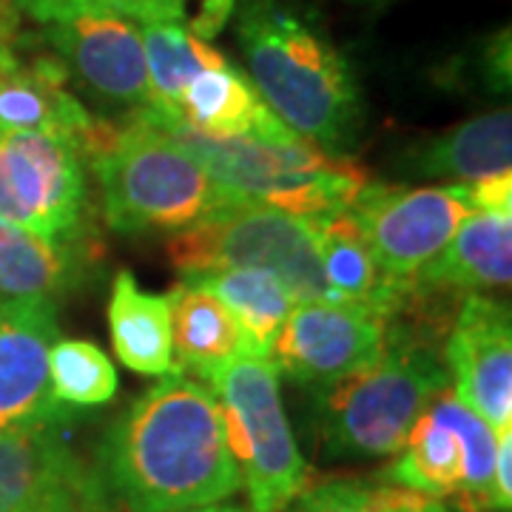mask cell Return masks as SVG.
I'll return each instance as SVG.
<instances>
[{
    "label": "cell",
    "mask_w": 512,
    "mask_h": 512,
    "mask_svg": "<svg viewBox=\"0 0 512 512\" xmlns=\"http://www.w3.org/2000/svg\"><path fill=\"white\" fill-rule=\"evenodd\" d=\"M311 222L319 242L322 276L328 291L325 302L376 313L390 325L407 308L416 279L402 282L384 274L350 211L313 217Z\"/></svg>",
    "instance_id": "obj_17"
},
{
    "label": "cell",
    "mask_w": 512,
    "mask_h": 512,
    "mask_svg": "<svg viewBox=\"0 0 512 512\" xmlns=\"http://www.w3.org/2000/svg\"><path fill=\"white\" fill-rule=\"evenodd\" d=\"M197 288L217 296L228 313L237 319L239 330L256 356H268L274 348L279 328L296 305L285 285L262 271H217V274L191 276Z\"/></svg>",
    "instance_id": "obj_24"
},
{
    "label": "cell",
    "mask_w": 512,
    "mask_h": 512,
    "mask_svg": "<svg viewBox=\"0 0 512 512\" xmlns=\"http://www.w3.org/2000/svg\"><path fill=\"white\" fill-rule=\"evenodd\" d=\"M348 211L384 274L413 282L476 208L467 185L367 183Z\"/></svg>",
    "instance_id": "obj_11"
},
{
    "label": "cell",
    "mask_w": 512,
    "mask_h": 512,
    "mask_svg": "<svg viewBox=\"0 0 512 512\" xmlns=\"http://www.w3.org/2000/svg\"><path fill=\"white\" fill-rule=\"evenodd\" d=\"M55 342L52 299L0 302V433L66 419L49 376Z\"/></svg>",
    "instance_id": "obj_14"
},
{
    "label": "cell",
    "mask_w": 512,
    "mask_h": 512,
    "mask_svg": "<svg viewBox=\"0 0 512 512\" xmlns=\"http://www.w3.org/2000/svg\"><path fill=\"white\" fill-rule=\"evenodd\" d=\"M268 106L254 86L228 60L200 72L180 94L177 114L205 137H248L254 134Z\"/></svg>",
    "instance_id": "obj_23"
},
{
    "label": "cell",
    "mask_w": 512,
    "mask_h": 512,
    "mask_svg": "<svg viewBox=\"0 0 512 512\" xmlns=\"http://www.w3.org/2000/svg\"><path fill=\"white\" fill-rule=\"evenodd\" d=\"M171 265L185 276L217 271H262L291 293L293 302H325V276L313 222L268 205H225L168 242Z\"/></svg>",
    "instance_id": "obj_6"
},
{
    "label": "cell",
    "mask_w": 512,
    "mask_h": 512,
    "mask_svg": "<svg viewBox=\"0 0 512 512\" xmlns=\"http://www.w3.org/2000/svg\"><path fill=\"white\" fill-rule=\"evenodd\" d=\"M220 404L225 444L254 512H285L311 487V470L293 441L268 356L245 353L205 376Z\"/></svg>",
    "instance_id": "obj_7"
},
{
    "label": "cell",
    "mask_w": 512,
    "mask_h": 512,
    "mask_svg": "<svg viewBox=\"0 0 512 512\" xmlns=\"http://www.w3.org/2000/svg\"><path fill=\"white\" fill-rule=\"evenodd\" d=\"M109 330L114 353L128 370L146 376L177 370L168 302L165 296L143 291L128 271H120L111 288Z\"/></svg>",
    "instance_id": "obj_20"
},
{
    "label": "cell",
    "mask_w": 512,
    "mask_h": 512,
    "mask_svg": "<svg viewBox=\"0 0 512 512\" xmlns=\"http://www.w3.org/2000/svg\"><path fill=\"white\" fill-rule=\"evenodd\" d=\"M52 393L63 407H97L114 399L117 370L103 350L83 339H60L49 353Z\"/></svg>",
    "instance_id": "obj_26"
},
{
    "label": "cell",
    "mask_w": 512,
    "mask_h": 512,
    "mask_svg": "<svg viewBox=\"0 0 512 512\" xmlns=\"http://www.w3.org/2000/svg\"><path fill=\"white\" fill-rule=\"evenodd\" d=\"M140 111L194 154L228 205H268L313 220L348 211L370 183L362 165L299 137L271 111H265L254 134L225 140L194 131L180 114Z\"/></svg>",
    "instance_id": "obj_2"
},
{
    "label": "cell",
    "mask_w": 512,
    "mask_h": 512,
    "mask_svg": "<svg viewBox=\"0 0 512 512\" xmlns=\"http://www.w3.org/2000/svg\"><path fill=\"white\" fill-rule=\"evenodd\" d=\"M234 12V0H202L200 15L194 18V23L188 26L191 32L202 40H211L214 35H220L225 29V23Z\"/></svg>",
    "instance_id": "obj_30"
},
{
    "label": "cell",
    "mask_w": 512,
    "mask_h": 512,
    "mask_svg": "<svg viewBox=\"0 0 512 512\" xmlns=\"http://www.w3.org/2000/svg\"><path fill=\"white\" fill-rule=\"evenodd\" d=\"M15 40V18H0V55Z\"/></svg>",
    "instance_id": "obj_32"
},
{
    "label": "cell",
    "mask_w": 512,
    "mask_h": 512,
    "mask_svg": "<svg viewBox=\"0 0 512 512\" xmlns=\"http://www.w3.org/2000/svg\"><path fill=\"white\" fill-rule=\"evenodd\" d=\"M439 501L396 484L328 481L308 487L285 512H433Z\"/></svg>",
    "instance_id": "obj_27"
},
{
    "label": "cell",
    "mask_w": 512,
    "mask_h": 512,
    "mask_svg": "<svg viewBox=\"0 0 512 512\" xmlns=\"http://www.w3.org/2000/svg\"><path fill=\"white\" fill-rule=\"evenodd\" d=\"M495 433L453 390H441L413 424L382 481L427 495L453 498L461 512L493 510Z\"/></svg>",
    "instance_id": "obj_8"
},
{
    "label": "cell",
    "mask_w": 512,
    "mask_h": 512,
    "mask_svg": "<svg viewBox=\"0 0 512 512\" xmlns=\"http://www.w3.org/2000/svg\"><path fill=\"white\" fill-rule=\"evenodd\" d=\"M470 200L476 211H498V214H512V174H495L487 180L467 185Z\"/></svg>",
    "instance_id": "obj_29"
},
{
    "label": "cell",
    "mask_w": 512,
    "mask_h": 512,
    "mask_svg": "<svg viewBox=\"0 0 512 512\" xmlns=\"http://www.w3.org/2000/svg\"><path fill=\"white\" fill-rule=\"evenodd\" d=\"M57 512H109L106 504H97V507H80V510H57Z\"/></svg>",
    "instance_id": "obj_36"
},
{
    "label": "cell",
    "mask_w": 512,
    "mask_h": 512,
    "mask_svg": "<svg viewBox=\"0 0 512 512\" xmlns=\"http://www.w3.org/2000/svg\"><path fill=\"white\" fill-rule=\"evenodd\" d=\"M15 12L43 26V37L60 63L89 89L134 111L151 106L137 20L100 0H15Z\"/></svg>",
    "instance_id": "obj_9"
},
{
    "label": "cell",
    "mask_w": 512,
    "mask_h": 512,
    "mask_svg": "<svg viewBox=\"0 0 512 512\" xmlns=\"http://www.w3.org/2000/svg\"><path fill=\"white\" fill-rule=\"evenodd\" d=\"M447 382L436 345L390 328L370 365L328 384L316 410L322 450L330 458L396 456Z\"/></svg>",
    "instance_id": "obj_5"
},
{
    "label": "cell",
    "mask_w": 512,
    "mask_h": 512,
    "mask_svg": "<svg viewBox=\"0 0 512 512\" xmlns=\"http://www.w3.org/2000/svg\"><path fill=\"white\" fill-rule=\"evenodd\" d=\"M387 330L390 325L376 313L333 302H296L268 356L296 382L328 387L370 365L387 345Z\"/></svg>",
    "instance_id": "obj_12"
},
{
    "label": "cell",
    "mask_w": 512,
    "mask_h": 512,
    "mask_svg": "<svg viewBox=\"0 0 512 512\" xmlns=\"http://www.w3.org/2000/svg\"><path fill=\"white\" fill-rule=\"evenodd\" d=\"M66 80L69 69L60 57L23 60L12 40L0 55V128L63 134L80 151L94 117L66 89Z\"/></svg>",
    "instance_id": "obj_16"
},
{
    "label": "cell",
    "mask_w": 512,
    "mask_h": 512,
    "mask_svg": "<svg viewBox=\"0 0 512 512\" xmlns=\"http://www.w3.org/2000/svg\"><path fill=\"white\" fill-rule=\"evenodd\" d=\"M80 157L97 174L106 222L123 234H177L228 205L194 154L143 111L126 123L94 117Z\"/></svg>",
    "instance_id": "obj_4"
},
{
    "label": "cell",
    "mask_w": 512,
    "mask_h": 512,
    "mask_svg": "<svg viewBox=\"0 0 512 512\" xmlns=\"http://www.w3.org/2000/svg\"><path fill=\"white\" fill-rule=\"evenodd\" d=\"M106 504L57 424L0 433V512H57Z\"/></svg>",
    "instance_id": "obj_15"
},
{
    "label": "cell",
    "mask_w": 512,
    "mask_h": 512,
    "mask_svg": "<svg viewBox=\"0 0 512 512\" xmlns=\"http://www.w3.org/2000/svg\"><path fill=\"white\" fill-rule=\"evenodd\" d=\"M512 504V430L495 433L493 510L510 512Z\"/></svg>",
    "instance_id": "obj_28"
},
{
    "label": "cell",
    "mask_w": 512,
    "mask_h": 512,
    "mask_svg": "<svg viewBox=\"0 0 512 512\" xmlns=\"http://www.w3.org/2000/svg\"><path fill=\"white\" fill-rule=\"evenodd\" d=\"M0 220L55 242L80 239L86 174L69 137L0 128Z\"/></svg>",
    "instance_id": "obj_10"
},
{
    "label": "cell",
    "mask_w": 512,
    "mask_h": 512,
    "mask_svg": "<svg viewBox=\"0 0 512 512\" xmlns=\"http://www.w3.org/2000/svg\"><path fill=\"white\" fill-rule=\"evenodd\" d=\"M165 302L171 313V345L180 365L194 370L197 379L251 353L237 319L217 296L197 288L194 282L174 285Z\"/></svg>",
    "instance_id": "obj_19"
},
{
    "label": "cell",
    "mask_w": 512,
    "mask_h": 512,
    "mask_svg": "<svg viewBox=\"0 0 512 512\" xmlns=\"http://www.w3.org/2000/svg\"><path fill=\"white\" fill-rule=\"evenodd\" d=\"M80 239L55 242L0 220V302L52 299L69 288L80 262Z\"/></svg>",
    "instance_id": "obj_21"
},
{
    "label": "cell",
    "mask_w": 512,
    "mask_h": 512,
    "mask_svg": "<svg viewBox=\"0 0 512 512\" xmlns=\"http://www.w3.org/2000/svg\"><path fill=\"white\" fill-rule=\"evenodd\" d=\"M140 32L146 49L148 89H151L148 109L177 114V100L185 86L200 72L222 63L225 55L183 26V20L143 23Z\"/></svg>",
    "instance_id": "obj_25"
},
{
    "label": "cell",
    "mask_w": 512,
    "mask_h": 512,
    "mask_svg": "<svg viewBox=\"0 0 512 512\" xmlns=\"http://www.w3.org/2000/svg\"><path fill=\"white\" fill-rule=\"evenodd\" d=\"M185 512H245L242 507H231V504H208V507H197V510Z\"/></svg>",
    "instance_id": "obj_34"
},
{
    "label": "cell",
    "mask_w": 512,
    "mask_h": 512,
    "mask_svg": "<svg viewBox=\"0 0 512 512\" xmlns=\"http://www.w3.org/2000/svg\"><path fill=\"white\" fill-rule=\"evenodd\" d=\"M185 0H134V20L160 23V20H183Z\"/></svg>",
    "instance_id": "obj_31"
},
{
    "label": "cell",
    "mask_w": 512,
    "mask_h": 512,
    "mask_svg": "<svg viewBox=\"0 0 512 512\" xmlns=\"http://www.w3.org/2000/svg\"><path fill=\"white\" fill-rule=\"evenodd\" d=\"M433 512H450V510H447V507H444V504H441V501H439V504L433 507Z\"/></svg>",
    "instance_id": "obj_37"
},
{
    "label": "cell",
    "mask_w": 512,
    "mask_h": 512,
    "mask_svg": "<svg viewBox=\"0 0 512 512\" xmlns=\"http://www.w3.org/2000/svg\"><path fill=\"white\" fill-rule=\"evenodd\" d=\"M447 379L461 402L490 424L512 430V330L510 311L493 296H464L450 330Z\"/></svg>",
    "instance_id": "obj_13"
},
{
    "label": "cell",
    "mask_w": 512,
    "mask_h": 512,
    "mask_svg": "<svg viewBox=\"0 0 512 512\" xmlns=\"http://www.w3.org/2000/svg\"><path fill=\"white\" fill-rule=\"evenodd\" d=\"M237 37L251 86L274 117L319 146L348 143L362 114L359 89L313 20L282 0H248Z\"/></svg>",
    "instance_id": "obj_3"
},
{
    "label": "cell",
    "mask_w": 512,
    "mask_h": 512,
    "mask_svg": "<svg viewBox=\"0 0 512 512\" xmlns=\"http://www.w3.org/2000/svg\"><path fill=\"white\" fill-rule=\"evenodd\" d=\"M106 478L128 512H185L239 493L211 387L165 373L114 421L103 447Z\"/></svg>",
    "instance_id": "obj_1"
},
{
    "label": "cell",
    "mask_w": 512,
    "mask_h": 512,
    "mask_svg": "<svg viewBox=\"0 0 512 512\" xmlns=\"http://www.w3.org/2000/svg\"><path fill=\"white\" fill-rule=\"evenodd\" d=\"M424 174L458 180V185L478 183L510 171L512 165V114L510 109L490 111L447 131L419 157Z\"/></svg>",
    "instance_id": "obj_22"
},
{
    "label": "cell",
    "mask_w": 512,
    "mask_h": 512,
    "mask_svg": "<svg viewBox=\"0 0 512 512\" xmlns=\"http://www.w3.org/2000/svg\"><path fill=\"white\" fill-rule=\"evenodd\" d=\"M100 3H106L114 12H120V15L134 20V0H100Z\"/></svg>",
    "instance_id": "obj_33"
},
{
    "label": "cell",
    "mask_w": 512,
    "mask_h": 512,
    "mask_svg": "<svg viewBox=\"0 0 512 512\" xmlns=\"http://www.w3.org/2000/svg\"><path fill=\"white\" fill-rule=\"evenodd\" d=\"M0 18H18L15 0H0Z\"/></svg>",
    "instance_id": "obj_35"
},
{
    "label": "cell",
    "mask_w": 512,
    "mask_h": 512,
    "mask_svg": "<svg viewBox=\"0 0 512 512\" xmlns=\"http://www.w3.org/2000/svg\"><path fill=\"white\" fill-rule=\"evenodd\" d=\"M512 279V214L473 211L458 225L453 239L424 271L421 285L444 291L473 293L507 291Z\"/></svg>",
    "instance_id": "obj_18"
}]
</instances>
